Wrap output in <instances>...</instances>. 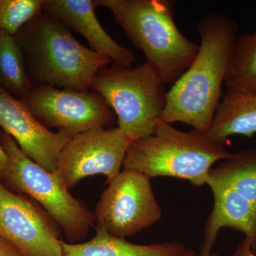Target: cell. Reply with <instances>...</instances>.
<instances>
[{"instance_id": "obj_9", "label": "cell", "mask_w": 256, "mask_h": 256, "mask_svg": "<svg viewBox=\"0 0 256 256\" xmlns=\"http://www.w3.org/2000/svg\"><path fill=\"white\" fill-rule=\"evenodd\" d=\"M131 142L118 127L79 133L64 146L56 172L68 190L82 178L98 174L106 176L108 184L120 173Z\"/></svg>"}, {"instance_id": "obj_21", "label": "cell", "mask_w": 256, "mask_h": 256, "mask_svg": "<svg viewBox=\"0 0 256 256\" xmlns=\"http://www.w3.org/2000/svg\"><path fill=\"white\" fill-rule=\"evenodd\" d=\"M227 256H256V254L252 252V248L246 240L244 239L236 249L235 252Z\"/></svg>"}, {"instance_id": "obj_2", "label": "cell", "mask_w": 256, "mask_h": 256, "mask_svg": "<svg viewBox=\"0 0 256 256\" xmlns=\"http://www.w3.org/2000/svg\"><path fill=\"white\" fill-rule=\"evenodd\" d=\"M14 37L33 87L88 92L96 74L111 62L82 44L64 23L44 10Z\"/></svg>"}, {"instance_id": "obj_18", "label": "cell", "mask_w": 256, "mask_h": 256, "mask_svg": "<svg viewBox=\"0 0 256 256\" xmlns=\"http://www.w3.org/2000/svg\"><path fill=\"white\" fill-rule=\"evenodd\" d=\"M44 0H0V32L15 36L43 11Z\"/></svg>"}, {"instance_id": "obj_23", "label": "cell", "mask_w": 256, "mask_h": 256, "mask_svg": "<svg viewBox=\"0 0 256 256\" xmlns=\"http://www.w3.org/2000/svg\"><path fill=\"white\" fill-rule=\"evenodd\" d=\"M0 234H1V233H0ZM1 235H2V234H1Z\"/></svg>"}, {"instance_id": "obj_13", "label": "cell", "mask_w": 256, "mask_h": 256, "mask_svg": "<svg viewBox=\"0 0 256 256\" xmlns=\"http://www.w3.org/2000/svg\"><path fill=\"white\" fill-rule=\"evenodd\" d=\"M95 236L82 244L62 240V256H196L193 249L178 242L138 245L116 238L100 227Z\"/></svg>"}, {"instance_id": "obj_19", "label": "cell", "mask_w": 256, "mask_h": 256, "mask_svg": "<svg viewBox=\"0 0 256 256\" xmlns=\"http://www.w3.org/2000/svg\"><path fill=\"white\" fill-rule=\"evenodd\" d=\"M0 256H24L22 252L10 242L6 237L0 234Z\"/></svg>"}, {"instance_id": "obj_6", "label": "cell", "mask_w": 256, "mask_h": 256, "mask_svg": "<svg viewBox=\"0 0 256 256\" xmlns=\"http://www.w3.org/2000/svg\"><path fill=\"white\" fill-rule=\"evenodd\" d=\"M0 146L10 159L9 172L3 182L38 202L69 242L74 244L85 238L96 220L86 205L70 194L56 172L43 169L21 150L11 136L2 131Z\"/></svg>"}, {"instance_id": "obj_4", "label": "cell", "mask_w": 256, "mask_h": 256, "mask_svg": "<svg viewBox=\"0 0 256 256\" xmlns=\"http://www.w3.org/2000/svg\"><path fill=\"white\" fill-rule=\"evenodd\" d=\"M233 154L208 133L195 129L184 132L160 121L153 134L130 143L124 168L149 178L169 176L202 186L207 184L212 165Z\"/></svg>"}, {"instance_id": "obj_20", "label": "cell", "mask_w": 256, "mask_h": 256, "mask_svg": "<svg viewBox=\"0 0 256 256\" xmlns=\"http://www.w3.org/2000/svg\"><path fill=\"white\" fill-rule=\"evenodd\" d=\"M10 166V159L4 148L0 146V180L4 181Z\"/></svg>"}, {"instance_id": "obj_14", "label": "cell", "mask_w": 256, "mask_h": 256, "mask_svg": "<svg viewBox=\"0 0 256 256\" xmlns=\"http://www.w3.org/2000/svg\"><path fill=\"white\" fill-rule=\"evenodd\" d=\"M256 134V92L227 90L216 111L210 136L224 144L230 136L252 138Z\"/></svg>"}, {"instance_id": "obj_3", "label": "cell", "mask_w": 256, "mask_h": 256, "mask_svg": "<svg viewBox=\"0 0 256 256\" xmlns=\"http://www.w3.org/2000/svg\"><path fill=\"white\" fill-rule=\"evenodd\" d=\"M112 12L128 38L142 50L165 84H174L196 58L200 44L174 22L172 0H94Z\"/></svg>"}, {"instance_id": "obj_22", "label": "cell", "mask_w": 256, "mask_h": 256, "mask_svg": "<svg viewBox=\"0 0 256 256\" xmlns=\"http://www.w3.org/2000/svg\"><path fill=\"white\" fill-rule=\"evenodd\" d=\"M220 256L218 255V254H212V256Z\"/></svg>"}, {"instance_id": "obj_12", "label": "cell", "mask_w": 256, "mask_h": 256, "mask_svg": "<svg viewBox=\"0 0 256 256\" xmlns=\"http://www.w3.org/2000/svg\"><path fill=\"white\" fill-rule=\"evenodd\" d=\"M94 0H44L43 10L82 35L94 52L119 66L130 68L136 56L130 48L120 44L106 32L95 12Z\"/></svg>"}, {"instance_id": "obj_17", "label": "cell", "mask_w": 256, "mask_h": 256, "mask_svg": "<svg viewBox=\"0 0 256 256\" xmlns=\"http://www.w3.org/2000/svg\"><path fill=\"white\" fill-rule=\"evenodd\" d=\"M224 84L227 90L256 92V30L237 36Z\"/></svg>"}, {"instance_id": "obj_16", "label": "cell", "mask_w": 256, "mask_h": 256, "mask_svg": "<svg viewBox=\"0 0 256 256\" xmlns=\"http://www.w3.org/2000/svg\"><path fill=\"white\" fill-rule=\"evenodd\" d=\"M0 86L20 100H24L33 88L21 47L14 36L1 32Z\"/></svg>"}, {"instance_id": "obj_11", "label": "cell", "mask_w": 256, "mask_h": 256, "mask_svg": "<svg viewBox=\"0 0 256 256\" xmlns=\"http://www.w3.org/2000/svg\"><path fill=\"white\" fill-rule=\"evenodd\" d=\"M0 127L35 163L55 172L60 152L72 134L52 132L28 110L24 100L0 86Z\"/></svg>"}, {"instance_id": "obj_7", "label": "cell", "mask_w": 256, "mask_h": 256, "mask_svg": "<svg viewBox=\"0 0 256 256\" xmlns=\"http://www.w3.org/2000/svg\"><path fill=\"white\" fill-rule=\"evenodd\" d=\"M94 214L96 227L116 238L126 239L156 223L162 210L152 190L150 178L124 168L102 192Z\"/></svg>"}, {"instance_id": "obj_8", "label": "cell", "mask_w": 256, "mask_h": 256, "mask_svg": "<svg viewBox=\"0 0 256 256\" xmlns=\"http://www.w3.org/2000/svg\"><path fill=\"white\" fill-rule=\"evenodd\" d=\"M22 100L44 126L73 136L94 128H110L116 122L104 98L90 90L34 86Z\"/></svg>"}, {"instance_id": "obj_5", "label": "cell", "mask_w": 256, "mask_h": 256, "mask_svg": "<svg viewBox=\"0 0 256 256\" xmlns=\"http://www.w3.org/2000/svg\"><path fill=\"white\" fill-rule=\"evenodd\" d=\"M90 90L104 98L118 128L132 142L154 133L166 104L165 82L146 62L130 68L116 64L104 67Z\"/></svg>"}, {"instance_id": "obj_1", "label": "cell", "mask_w": 256, "mask_h": 256, "mask_svg": "<svg viewBox=\"0 0 256 256\" xmlns=\"http://www.w3.org/2000/svg\"><path fill=\"white\" fill-rule=\"evenodd\" d=\"M200 50L188 70L166 92L160 121L182 122L208 133L222 98L238 26L225 15L210 13L196 24Z\"/></svg>"}, {"instance_id": "obj_15", "label": "cell", "mask_w": 256, "mask_h": 256, "mask_svg": "<svg viewBox=\"0 0 256 256\" xmlns=\"http://www.w3.org/2000/svg\"><path fill=\"white\" fill-rule=\"evenodd\" d=\"M210 182L228 188L239 200L256 208V150L234 153L212 168L207 184Z\"/></svg>"}, {"instance_id": "obj_10", "label": "cell", "mask_w": 256, "mask_h": 256, "mask_svg": "<svg viewBox=\"0 0 256 256\" xmlns=\"http://www.w3.org/2000/svg\"><path fill=\"white\" fill-rule=\"evenodd\" d=\"M60 227L42 207L0 180V233L24 256H62Z\"/></svg>"}]
</instances>
